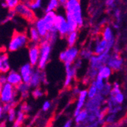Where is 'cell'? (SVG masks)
I'll return each instance as SVG.
<instances>
[{
	"label": "cell",
	"instance_id": "1",
	"mask_svg": "<svg viewBox=\"0 0 127 127\" xmlns=\"http://www.w3.org/2000/svg\"><path fill=\"white\" fill-rule=\"evenodd\" d=\"M30 44V39L28 34L24 31H15L8 44V50L9 52H15Z\"/></svg>",
	"mask_w": 127,
	"mask_h": 127
},
{
	"label": "cell",
	"instance_id": "2",
	"mask_svg": "<svg viewBox=\"0 0 127 127\" xmlns=\"http://www.w3.org/2000/svg\"><path fill=\"white\" fill-rule=\"evenodd\" d=\"M40 46V60L37 65V67L40 70H43L47 65L50 60L53 45L47 40H42L39 43Z\"/></svg>",
	"mask_w": 127,
	"mask_h": 127
},
{
	"label": "cell",
	"instance_id": "3",
	"mask_svg": "<svg viewBox=\"0 0 127 127\" xmlns=\"http://www.w3.org/2000/svg\"><path fill=\"white\" fill-rule=\"evenodd\" d=\"M18 96V94L16 87L6 83L3 85L2 91L0 92V103L2 104L11 103L16 105Z\"/></svg>",
	"mask_w": 127,
	"mask_h": 127
},
{
	"label": "cell",
	"instance_id": "4",
	"mask_svg": "<svg viewBox=\"0 0 127 127\" xmlns=\"http://www.w3.org/2000/svg\"><path fill=\"white\" fill-rule=\"evenodd\" d=\"M15 11L18 16L21 17L31 25L37 19L35 11L31 9L28 2L26 1H22L15 8Z\"/></svg>",
	"mask_w": 127,
	"mask_h": 127
},
{
	"label": "cell",
	"instance_id": "5",
	"mask_svg": "<svg viewBox=\"0 0 127 127\" xmlns=\"http://www.w3.org/2000/svg\"><path fill=\"white\" fill-rule=\"evenodd\" d=\"M80 54V50L74 46V47H68L65 50L60 53L59 58L60 61L64 64H73L74 62L78 59Z\"/></svg>",
	"mask_w": 127,
	"mask_h": 127
},
{
	"label": "cell",
	"instance_id": "6",
	"mask_svg": "<svg viewBox=\"0 0 127 127\" xmlns=\"http://www.w3.org/2000/svg\"><path fill=\"white\" fill-rule=\"evenodd\" d=\"M55 28L60 37H65L67 34L70 32L65 15L61 13L57 14L55 21Z\"/></svg>",
	"mask_w": 127,
	"mask_h": 127
},
{
	"label": "cell",
	"instance_id": "7",
	"mask_svg": "<svg viewBox=\"0 0 127 127\" xmlns=\"http://www.w3.org/2000/svg\"><path fill=\"white\" fill-rule=\"evenodd\" d=\"M110 55V52H105L100 55H94L89 60V65H90L89 67L98 70L103 65H107Z\"/></svg>",
	"mask_w": 127,
	"mask_h": 127
},
{
	"label": "cell",
	"instance_id": "8",
	"mask_svg": "<svg viewBox=\"0 0 127 127\" xmlns=\"http://www.w3.org/2000/svg\"><path fill=\"white\" fill-rule=\"evenodd\" d=\"M92 50L95 55H100L105 52H110L112 48L109 46L107 41L103 40L101 37H98L93 43Z\"/></svg>",
	"mask_w": 127,
	"mask_h": 127
},
{
	"label": "cell",
	"instance_id": "9",
	"mask_svg": "<svg viewBox=\"0 0 127 127\" xmlns=\"http://www.w3.org/2000/svg\"><path fill=\"white\" fill-rule=\"evenodd\" d=\"M28 59L29 63L33 66L37 67L40 60V46L37 43H30L28 45Z\"/></svg>",
	"mask_w": 127,
	"mask_h": 127
},
{
	"label": "cell",
	"instance_id": "10",
	"mask_svg": "<svg viewBox=\"0 0 127 127\" xmlns=\"http://www.w3.org/2000/svg\"><path fill=\"white\" fill-rule=\"evenodd\" d=\"M100 37L108 42L109 46L112 49L116 45V37H115L113 28L111 26L106 25L103 27L100 31Z\"/></svg>",
	"mask_w": 127,
	"mask_h": 127
},
{
	"label": "cell",
	"instance_id": "11",
	"mask_svg": "<svg viewBox=\"0 0 127 127\" xmlns=\"http://www.w3.org/2000/svg\"><path fill=\"white\" fill-rule=\"evenodd\" d=\"M45 80H46V75L43 70H40V69L37 68H34V71L32 74L29 85L33 88H39L40 85L45 82Z\"/></svg>",
	"mask_w": 127,
	"mask_h": 127
},
{
	"label": "cell",
	"instance_id": "12",
	"mask_svg": "<svg viewBox=\"0 0 127 127\" xmlns=\"http://www.w3.org/2000/svg\"><path fill=\"white\" fill-rule=\"evenodd\" d=\"M123 65V60L117 53H110L107 60V65H108L113 71H119L122 68Z\"/></svg>",
	"mask_w": 127,
	"mask_h": 127
},
{
	"label": "cell",
	"instance_id": "13",
	"mask_svg": "<svg viewBox=\"0 0 127 127\" xmlns=\"http://www.w3.org/2000/svg\"><path fill=\"white\" fill-rule=\"evenodd\" d=\"M104 97H103L100 93H99L93 98H88L85 105V109H86L88 111L100 109L102 103L105 101Z\"/></svg>",
	"mask_w": 127,
	"mask_h": 127
},
{
	"label": "cell",
	"instance_id": "14",
	"mask_svg": "<svg viewBox=\"0 0 127 127\" xmlns=\"http://www.w3.org/2000/svg\"><path fill=\"white\" fill-rule=\"evenodd\" d=\"M11 70L9 57L7 51L0 49V74H7Z\"/></svg>",
	"mask_w": 127,
	"mask_h": 127
},
{
	"label": "cell",
	"instance_id": "15",
	"mask_svg": "<svg viewBox=\"0 0 127 127\" xmlns=\"http://www.w3.org/2000/svg\"><path fill=\"white\" fill-rule=\"evenodd\" d=\"M34 68H35V67L32 66L29 63L22 65L20 67L18 72L21 74L23 82L27 83V84L30 83V81H31L32 74L34 71Z\"/></svg>",
	"mask_w": 127,
	"mask_h": 127
},
{
	"label": "cell",
	"instance_id": "16",
	"mask_svg": "<svg viewBox=\"0 0 127 127\" xmlns=\"http://www.w3.org/2000/svg\"><path fill=\"white\" fill-rule=\"evenodd\" d=\"M32 25L35 28L37 31L39 32L40 37H42V40L46 37L49 32L48 28L46 25V23L43 18V17L40 18H37V19L34 21V22L32 24Z\"/></svg>",
	"mask_w": 127,
	"mask_h": 127
},
{
	"label": "cell",
	"instance_id": "17",
	"mask_svg": "<svg viewBox=\"0 0 127 127\" xmlns=\"http://www.w3.org/2000/svg\"><path fill=\"white\" fill-rule=\"evenodd\" d=\"M65 79L64 82V86L68 87L71 85L73 78L77 74V69L73 66L72 64H65Z\"/></svg>",
	"mask_w": 127,
	"mask_h": 127
},
{
	"label": "cell",
	"instance_id": "18",
	"mask_svg": "<svg viewBox=\"0 0 127 127\" xmlns=\"http://www.w3.org/2000/svg\"><path fill=\"white\" fill-rule=\"evenodd\" d=\"M7 83L13 85L14 87H18L20 84L23 82L22 78L19 72L15 70H10L7 74Z\"/></svg>",
	"mask_w": 127,
	"mask_h": 127
},
{
	"label": "cell",
	"instance_id": "19",
	"mask_svg": "<svg viewBox=\"0 0 127 127\" xmlns=\"http://www.w3.org/2000/svg\"><path fill=\"white\" fill-rule=\"evenodd\" d=\"M87 98L88 97V91L87 90H82L80 91V93L78 95V98L77 101V104L75 110L74 111V117H75L77 115L80 113V111L82 110L85 105V103L87 102Z\"/></svg>",
	"mask_w": 127,
	"mask_h": 127
},
{
	"label": "cell",
	"instance_id": "20",
	"mask_svg": "<svg viewBox=\"0 0 127 127\" xmlns=\"http://www.w3.org/2000/svg\"><path fill=\"white\" fill-rule=\"evenodd\" d=\"M57 13L56 11H50V12H46L42 16L46 25H47L49 31L55 30V21L56 18Z\"/></svg>",
	"mask_w": 127,
	"mask_h": 127
},
{
	"label": "cell",
	"instance_id": "21",
	"mask_svg": "<svg viewBox=\"0 0 127 127\" xmlns=\"http://www.w3.org/2000/svg\"><path fill=\"white\" fill-rule=\"evenodd\" d=\"M72 14L74 15L79 28H82L85 24V20H84V16H83V12H82V8L81 5V3H79L77 7L75 8V10L72 12Z\"/></svg>",
	"mask_w": 127,
	"mask_h": 127
},
{
	"label": "cell",
	"instance_id": "22",
	"mask_svg": "<svg viewBox=\"0 0 127 127\" xmlns=\"http://www.w3.org/2000/svg\"><path fill=\"white\" fill-rule=\"evenodd\" d=\"M28 37H29V39H30V42L31 43H37V44H39L42 40V37H40L39 32L32 25L28 29Z\"/></svg>",
	"mask_w": 127,
	"mask_h": 127
},
{
	"label": "cell",
	"instance_id": "23",
	"mask_svg": "<svg viewBox=\"0 0 127 127\" xmlns=\"http://www.w3.org/2000/svg\"><path fill=\"white\" fill-rule=\"evenodd\" d=\"M31 88V87L30 86V85L25 82H22L18 87H16L18 94L22 99H26L29 97Z\"/></svg>",
	"mask_w": 127,
	"mask_h": 127
},
{
	"label": "cell",
	"instance_id": "24",
	"mask_svg": "<svg viewBox=\"0 0 127 127\" xmlns=\"http://www.w3.org/2000/svg\"><path fill=\"white\" fill-rule=\"evenodd\" d=\"M65 15L66 21H67L68 25L70 31H78L79 29V27H78V23H77L74 15L72 13H65Z\"/></svg>",
	"mask_w": 127,
	"mask_h": 127
},
{
	"label": "cell",
	"instance_id": "25",
	"mask_svg": "<svg viewBox=\"0 0 127 127\" xmlns=\"http://www.w3.org/2000/svg\"><path fill=\"white\" fill-rule=\"evenodd\" d=\"M62 5L59 0H49L45 7L44 13L50 12V11H56Z\"/></svg>",
	"mask_w": 127,
	"mask_h": 127
},
{
	"label": "cell",
	"instance_id": "26",
	"mask_svg": "<svg viewBox=\"0 0 127 127\" xmlns=\"http://www.w3.org/2000/svg\"><path fill=\"white\" fill-rule=\"evenodd\" d=\"M78 39V31H70L65 37L66 43L68 47H74L75 46L77 40Z\"/></svg>",
	"mask_w": 127,
	"mask_h": 127
},
{
	"label": "cell",
	"instance_id": "27",
	"mask_svg": "<svg viewBox=\"0 0 127 127\" xmlns=\"http://www.w3.org/2000/svg\"><path fill=\"white\" fill-rule=\"evenodd\" d=\"M112 72H113V70L108 65H103L102 67H100L98 69L97 76L100 77L103 80H107L110 77V75L112 74Z\"/></svg>",
	"mask_w": 127,
	"mask_h": 127
},
{
	"label": "cell",
	"instance_id": "28",
	"mask_svg": "<svg viewBox=\"0 0 127 127\" xmlns=\"http://www.w3.org/2000/svg\"><path fill=\"white\" fill-rule=\"evenodd\" d=\"M95 54H94L93 50H92V47H84L83 49H82L80 50L79 57L81 59H82V60H90V59Z\"/></svg>",
	"mask_w": 127,
	"mask_h": 127
},
{
	"label": "cell",
	"instance_id": "29",
	"mask_svg": "<svg viewBox=\"0 0 127 127\" xmlns=\"http://www.w3.org/2000/svg\"><path fill=\"white\" fill-rule=\"evenodd\" d=\"M79 3L80 1L77 0H68L63 6L64 7L65 13H72Z\"/></svg>",
	"mask_w": 127,
	"mask_h": 127
},
{
	"label": "cell",
	"instance_id": "30",
	"mask_svg": "<svg viewBox=\"0 0 127 127\" xmlns=\"http://www.w3.org/2000/svg\"><path fill=\"white\" fill-rule=\"evenodd\" d=\"M88 116V111L86 109H82L80 111V113L75 117V122L77 124H82L84 123Z\"/></svg>",
	"mask_w": 127,
	"mask_h": 127
},
{
	"label": "cell",
	"instance_id": "31",
	"mask_svg": "<svg viewBox=\"0 0 127 127\" xmlns=\"http://www.w3.org/2000/svg\"><path fill=\"white\" fill-rule=\"evenodd\" d=\"M59 37L60 36H59L58 32H57V31L55 29V30L49 31L48 33H47V35L46 36V37L43 40L49 41L52 45H53V43H55L56 42V40H57V39H58Z\"/></svg>",
	"mask_w": 127,
	"mask_h": 127
},
{
	"label": "cell",
	"instance_id": "32",
	"mask_svg": "<svg viewBox=\"0 0 127 127\" xmlns=\"http://www.w3.org/2000/svg\"><path fill=\"white\" fill-rule=\"evenodd\" d=\"M17 112H18V110H16L15 107L11 108L9 111H8L6 113V120L9 123H14L16 121Z\"/></svg>",
	"mask_w": 127,
	"mask_h": 127
},
{
	"label": "cell",
	"instance_id": "33",
	"mask_svg": "<svg viewBox=\"0 0 127 127\" xmlns=\"http://www.w3.org/2000/svg\"><path fill=\"white\" fill-rule=\"evenodd\" d=\"M87 91H88V98H93L99 94V91H98L96 85H95L94 82H91V85L89 86V88Z\"/></svg>",
	"mask_w": 127,
	"mask_h": 127
},
{
	"label": "cell",
	"instance_id": "34",
	"mask_svg": "<svg viewBox=\"0 0 127 127\" xmlns=\"http://www.w3.org/2000/svg\"><path fill=\"white\" fill-rule=\"evenodd\" d=\"M28 2L31 9L34 11L40 10L43 6V0H31Z\"/></svg>",
	"mask_w": 127,
	"mask_h": 127
},
{
	"label": "cell",
	"instance_id": "35",
	"mask_svg": "<svg viewBox=\"0 0 127 127\" xmlns=\"http://www.w3.org/2000/svg\"><path fill=\"white\" fill-rule=\"evenodd\" d=\"M6 4L8 10H15V8L23 1V0H2Z\"/></svg>",
	"mask_w": 127,
	"mask_h": 127
},
{
	"label": "cell",
	"instance_id": "36",
	"mask_svg": "<svg viewBox=\"0 0 127 127\" xmlns=\"http://www.w3.org/2000/svg\"><path fill=\"white\" fill-rule=\"evenodd\" d=\"M98 75V70L93 68H91L89 67V68L88 69L87 71V78L88 80H92V82L95 80V78H97Z\"/></svg>",
	"mask_w": 127,
	"mask_h": 127
},
{
	"label": "cell",
	"instance_id": "37",
	"mask_svg": "<svg viewBox=\"0 0 127 127\" xmlns=\"http://www.w3.org/2000/svg\"><path fill=\"white\" fill-rule=\"evenodd\" d=\"M93 82H94L95 85H96V87H97V90L99 91V93H100L101 91L103 88V87H104V85H105V83H106V82H104V80H103V78H101L100 77H99V76H97L95 80L93 81Z\"/></svg>",
	"mask_w": 127,
	"mask_h": 127
},
{
	"label": "cell",
	"instance_id": "38",
	"mask_svg": "<svg viewBox=\"0 0 127 127\" xmlns=\"http://www.w3.org/2000/svg\"><path fill=\"white\" fill-rule=\"evenodd\" d=\"M15 16H17L16 13H15V10H8V12L6 15V17L4 18L3 21H2V24H5L6 22H8V21H12Z\"/></svg>",
	"mask_w": 127,
	"mask_h": 127
},
{
	"label": "cell",
	"instance_id": "39",
	"mask_svg": "<svg viewBox=\"0 0 127 127\" xmlns=\"http://www.w3.org/2000/svg\"><path fill=\"white\" fill-rule=\"evenodd\" d=\"M112 86L110 83L108 82H106L105 83V85L103 87V90L101 91L100 94L103 96V97H109L110 96V91L112 90Z\"/></svg>",
	"mask_w": 127,
	"mask_h": 127
},
{
	"label": "cell",
	"instance_id": "40",
	"mask_svg": "<svg viewBox=\"0 0 127 127\" xmlns=\"http://www.w3.org/2000/svg\"><path fill=\"white\" fill-rule=\"evenodd\" d=\"M25 120V113L19 109L17 112V118H16V121L15 123H17L21 125L23 123H24Z\"/></svg>",
	"mask_w": 127,
	"mask_h": 127
},
{
	"label": "cell",
	"instance_id": "41",
	"mask_svg": "<svg viewBox=\"0 0 127 127\" xmlns=\"http://www.w3.org/2000/svg\"><path fill=\"white\" fill-rule=\"evenodd\" d=\"M121 91H120V85L116 82V83H114L113 85V88H112V90L110 91V96H116L117 94L120 93Z\"/></svg>",
	"mask_w": 127,
	"mask_h": 127
},
{
	"label": "cell",
	"instance_id": "42",
	"mask_svg": "<svg viewBox=\"0 0 127 127\" xmlns=\"http://www.w3.org/2000/svg\"><path fill=\"white\" fill-rule=\"evenodd\" d=\"M31 94L34 98L37 99V98H40L43 95V91L40 88H33Z\"/></svg>",
	"mask_w": 127,
	"mask_h": 127
},
{
	"label": "cell",
	"instance_id": "43",
	"mask_svg": "<svg viewBox=\"0 0 127 127\" xmlns=\"http://www.w3.org/2000/svg\"><path fill=\"white\" fill-rule=\"evenodd\" d=\"M116 0H105V5L110 11H113L116 8Z\"/></svg>",
	"mask_w": 127,
	"mask_h": 127
},
{
	"label": "cell",
	"instance_id": "44",
	"mask_svg": "<svg viewBox=\"0 0 127 127\" xmlns=\"http://www.w3.org/2000/svg\"><path fill=\"white\" fill-rule=\"evenodd\" d=\"M113 17L115 18V21L116 22L120 23L122 19V13H121V11L119 8H115L113 10Z\"/></svg>",
	"mask_w": 127,
	"mask_h": 127
},
{
	"label": "cell",
	"instance_id": "45",
	"mask_svg": "<svg viewBox=\"0 0 127 127\" xmlns=\"http://www.w3.org/2000/svg\"><path fill=\"white\" fill-rule=\"evenodd\" d=\"M116 117H117V114H114V113H109L107 116L105 117V122L107 123L111 124L113 123L116 120Z\"/></svg>",
	"mask_w": 127,
	"mask_h": 127
},
{
	"label": "cell",
	"instance_id": "46",
	"mask_svg": "<svg viewBox=\"0 0 127 127\" xmlns=\"http://www.w3.org/2000/svg\"><path fill=\"white\" fill-rule=\"evenodd\" d=\"M51 107V103L49 100H46L42 105V110L43 112H47Z\"/></svg>",
	"mask_w": 127,
	"mask_h": 127
},
{
	"label": "cell",
	"instance_id": "47",
	"mask_svg": "<svg viewBox=\"0 0 127 127\" xmlns=\"http://www.w3.org/2000/svg\"><path fill=\"white\" fill-rule=\"evenodd\" d=\"M114 97H115V99H116L118 104H121V103H123V101H124V98H125L124 95H123V94L122 93V92L117 94L116 96H114Z\"/></svg>",
	"mask_w": 127,
	"mask_h": 127
},
{
	"label": "cell",
	"instance_id": "48",
	"mask_svg": "<svg viewBox=\"0 0 127 127\" xmlns=\"http://www.w3.org/2000/svg\"><path fill=\"white\" fill-rule=\"evenodd\" d=\"M122 110V107L120 105H117L116 107H114L110 110H108V113H114V114H117V113H119L120 111Z\"/></svg>",
	"mask_w": 127,
	"mask_h": 127
},
{
	"label": "cell",
	"instance_id": "49",
	"mask_svg": "<svg viewBox=\"0 0 127 127\" xmlns=\"http://www.w3.org/2000/svg\"><path fill=\"white\" fill-rule=\"evenodd\" d=\"M2 107H3V110L5 111V113H6L8 111H9L11 108H13L15 107V104L14 103H5V104H2Z\"/></svg>",
	"mask_w": 127,
	"mask_h": 127
},
{
	"label": "cell",
	"instance_id": "50",
	"mask_svg": "<svg viewBox=\"0 0 127 127\" xmlns=\"http://www.w3.org/2000/svg\"><path fill=\"white\" fill-rule=\"evenodd\" d=\"M72 65H73V66L78 70V68H80L82 66V59H81V58L77 59V60L74 62V63H73Z\"/></svg>",
	"mask_w": 127,
	"mask_h": 127
},
{
	"label": "cell",
	"instance_id": "51",
	"mask_svg": "<svg viewBox=\"0 0 127 127\" xmlns=\"http://www.w3.org/2000/svg\"><path fill=\"white\" fill-rule=\"evenodd\" d=\"M19 109L21 110H23V111H24L26 113L29 112V110L31 109V107L29 105H28L27 103H23V104H21V106L20 107Z\"/></svg>",
	"mask_w": 127,
	"mask_h": 127
},
{
	"label": "cell",
	"instance_id": "52",
	"mask_svg": "<svg viewBox=\"0 0 127 127\" xmlns=\"http://www.w3.org/2000/svg\"><path fill=\"white\" fill-rule=\"evenodd\" d=\"M5 114V113L4 110H3L2 104L1 103H0V123H1V122H2V119L4 118Z\"/></svg>",
	"mask_w": 127,
	"mask_h": 127
},
{
	"label": "cell",
	"instance_id": "53",
	"mask_svg": "<svg viewBox=\"0 0 127 127\" xmlns=\"http://www.w3.org/2000/svg\"><path fill=\"white\" fill-rule=\"evenodd\" d=\"M0 82H2V85H5L7 83V75H6V74H0Z\"/></svg>",
	"mask_w": 127,
	"mask_h": 127
},
{
	"label": "cell",
	"instance_id": "54",
	"mask_svg": "<svg viewBox=\"0 0 127 127\" xmlns=\"http://www.w3.org/2000/svg\"><path fill=\"white\" fill-rule=\"evenodd\" d=\"M72 120H68V121H66V123L64 124L63 127H72Z\"/></svg>",
	"mask_w": 127,
	"mask_h": 127
},
{
	"label": "cell",
	"instance_id": "55",
	"mask_svg": "<svg viewBox=\"0 0 127 127\" xmlns=\"http://www.w3.org/2000/svg\"><path fill=\"white\" fill-rule=\"evenodd\" d=\"M120 27V23H118V22H114L113 24V26H112L113 30H119Z\"/></svg>",
	"mask_w": 127,
	"mask_h": 127
},
{
	"label": "cell",
	"instance_id": "56",
	"mask_svg": "<svg viewBox=\"0 0 127 127\" xmlns=\"http://www.w3.org/2000/svg\"><path fill=\"white\" fill-rule=\"evenodd\" d=\"M108 23V21H107V18H103L102 20H101V21L100 22V24L102 25H103V27H104V26H106V25H107V24Z\"/></svg>",
	"mask_w": 127,
	"mask_h": 127
},
{
	"label": "cell",
	"instance_id": "57",
	"mask_svg": "<svg viewBox=\"0 0 127 127\" xmlns=\"http://www.w3.org/2000/svg\"><path fill=\"white\" fill-rule=\"evenodd\" d=\"M21 124H18V123H13V125H12V126L11 127H21Z\"/></svg>",
	"mask_w": 127,
	"mask_h": 127
},
{
	"label": "cell",
	"instance_id": "58",
	"mask_svg": "<svg viewBox=\"0 0 127 127\" xmlns=\"http://www.w3.org/2000/svg\"><path fill=\"white\" fill-rule=\"evenodd\" d=\"M59 1H60V2L61 3V5H64V4L68 1V0H59Z\"/></svg>",
	"mask_w": 127,
	"mask_h": 127
},
{
	"label": "cell",
	"instance_id": "59",
	"mask_svg": "<svg viewBox=\"0 0 127 127\" xmlns=\"http://www.w3.org/2000/svg\"><path fill=\"white\" fill-rule=\"evenodd\" d=\"M2 86H3V85L2 84V82H0V92H1V91H2Z\"/></svg>",
	"mask_w": 127,
	"mask_h": 127
},
{
	"label": "cell",
	"instance_id": "60",
	"mask_svg": "<svg viewBox=\"0 0 127 127\" xmlns=\"http://www.w3.org/2000/svg\"><path fill=\"white\" fill-rule=\"evenodd\" d=\"M23 1H26V2H29V1H31V0H23Z\"/></svg>",
	"mask_w": 127,
	"mask_h": 127
},
{
	"label": "cell",
	"instance_id": "61",
	"mask_svg": "<svg viewBox=\"0 0 127 127\" xmlns=\"http://www.w3.org/2000/svg\"><path fill=\"white\" fill-rule=\"evenodd\" d=\"M116 1H117V2H118V1H120V0H116Z\"/></svg>",
	"mask_w": 127,
	"mask_h": 127
},
{
	"label": "cell",
	"instance_id": "62",
	"mask_svg": "<svg viewBox=\"0 0 127 127\" xmlns=\"http://www.w3.org/2000/svg\"><path fill=\"white\" fill-rule=\"evenodd\" d=\"M0 127H4V126H0Z\"/></svg>",
	"mask_w": 127,
	"mask_h": 127
},
{
	"label": "cell",
	"instance_id": "63",
	"mask_svg": "<svg viewBox=\"0 0 127 127\" xmlns=\"http://www.w3.org/2000/svg\"><path fill=\"white\" fill-rule=\"evenodd\" d=\"M77 1H79V0H77Z\"/></svg>",
	"mask_w": 127,
	"mask_h": 127
}]
</instances>
